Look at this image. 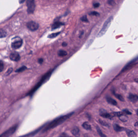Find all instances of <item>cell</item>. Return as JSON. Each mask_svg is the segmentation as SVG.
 Segmentation results:
<instances>
[{"label": "cell", "mask_w": 138, "mask_h": 137, "mask_svg": "<svg viewBox=\"0 0 138 137\" xmlns=\"http://www.w3.org/2000/svg\"><path fill=\"white\" fill-rule=\"evenodd\" d=\"M73 114V113H72L69 114L66 116L61 117H60L55 119V120L52 121L51 122H50L49 124L48 125V126H47L46 128L44 129V132L47 131L48 130L52 129V128H54L59 125L61 124V123L65 121V120H67V119H68Z\"/></svg>", "instance_id": "6da1fadb"}, {"label": "cell", "mask_w": 138, "mask_h": 137, "mask_svg": "<svg viewBox=\"0 0 138 137\" xmlns=\"http://www.w3.org/2000/svg\"><path fill=\"white\" fill-rule=\"evenodd\" d=\"M113 20V16H111L105 21V22L104 23V24H103V25L101 29L100 30V32H99V33L97 35V37H98V38L101 37L105 34L109 28L110 27V25H111V23H112Z\"/></svg>", "instance_id": "7a4b0ae2"}, {"label": "cell", "mask_w": 138, "mask_h": 137, "mask_svg": "<svg viewBox=\"0 0 138 137\" xmlns=\"http://www.w3.org/2000/svg\"><path fill=\"white\" fill-rule=\"evenodd\" d=\"M52 74L51 71H50L49 72L47 73L40 80V81L39 82V83H38V84L36 85L35 87L33 88V90H32L31 92H30V95H32V94L34 93V92L38 89V88H39L41 85L43 83V82L46 80L47 79H48L49 78V77H50V76Z\"/></svg>", "instance_id": "3957f363"}, {"label": "cell", "mask_w": 138, "mask_h": 137, "mask_svg": "<svg viewBox=\"0 0 138 137\" xmlns=\"http://www.w3.org/2000/svg\"><path fill=\"white\" fill-rule=\"evenodd\" d=\"M27 13H28L29 14L33 13L35 8L34 0H27Z\"/></svg>", "instance_id": "277c9868"}, {"label": "cell", "mask_w": 138, "mask_h": 137, "mask_svg": "<svg viewBox=\"0 0 138 137\" xmlns=\"http://www.w3.org/2000/svg\"><path fill=\"white\" fill-rule=\"evenodd\" d=\"M27 26L30 30L35 31L38 29L39 28V25L35 22L31 21L27 23Z\"/></svg>", "instance_id": "5b68a950"}, {"label": "cell", "mask_w": 138, "mask_h": 137, "mask_svg": "<svg viewBox=\"0 0 138 137\" xmlns=\"http://www.w3.org/2000/svg\"><path fill=\"white\" fill-rule=\"evenodd\" d=\"M23 43V41L22 39L20 38H18L17 40H15L13 41V42L12 43V47L14 49H17L18 48H19L22 46V45Z\"/></svg>", "instance_id": "8992f818"}, {"label": "cell", "mask_w": 138, "mask_h": 137, "mask_svg": "<svg viewBox=\"0 0 138 137\" xmlns=\"http://www.w3.org/2000/svg\"><path fill=\"white\" fill-rule=\"evenodd\" d=\"M16 128H17L16 126L12 127L10 129L7 130V131H5V132L3 133L2 135L0 136V137H8V136H10L12 134H13L15 132Z\"/></svg>", "instance_id": "52a82bcc"}, {"label": "cell", "mask_w": 138, "mask_h": 137, "mask_svg": "<svg viewBox=\"0 0 138 137\" xmlns=\"http://www.w3.org/2000/svg\"><path fill=\"white\" fill-rule=\"evenodd\" d=\"M10 58L12 60L17 62V61L20 60V56L18 53L14 52L11 54L10 55Z\"/></svg>", "instance_id": "ba28073f"}, {"label": "cell", "mask_w": 138, "mask_h": 137, "mask_svg": "<svg viewBox=\"0 0 138 137\" xmlns=\"http://www.w3.org/2000/svg\"><path fill=\"white\" fill-rule=\"evenodd\" d=\"M100 116H101L105 118L111 119L113 117V116H112V115L107 113V112H106V111L104 109L100 110Z\"/></svg>", "instance_id": "9c48e42d"}, {"label": "cell", "mask_w": 138, "mask_h": 137, "mask_svg": "<svg viewBox=\"0 0 138 137\" xmlns=\"http://www.w3.org/2000/svg\"><path fill=\"white\" fill-rule=\"evenodd\" d=\"M115 115L119 117V119L121 121H123V122H125V121H127L128 117L125 115L122 114L120 112L115 113Z\"/></svg>", "instance_id": "30bf717a"}, {"label": "cell", "mask_w": 138, "mask_h": 137, "mask_svg": "<svg viewBox=\"0 0 138 137\" xmlns=\"http://www.w3.org/2000/svg\"><path fill=\"white\" fill-rule=\"evenodd\" d=\"M128 98L131 101L133 102V103H135L138 101V96L137 95H135V94H129L128 95Z\"/></svg>", "instance_id": "8fae6325"}, {"label": "cell", "mask_w": 138, "mask_h": 137, "mask_svg": "<svg viewBox=\"0 0 138 137\" xmlns=\"http://www.w3.org/2000/svg\"><path fill=\"white\" fill-rule=\"evenodd\" d=\"M106 100H107V102H108L109 103L111 104L112 105H115V106H116V105H117V102L116 101L113 99V98H111V97H107L106 98Z\"/></svg>", "instance_id": "7c38bea8"}, {"label": "cell", "mask_w": 138, "mask_h": 137, "mask_svg": "<svg viewBox=\"0 0 138 137\" xmlns=\"http://www.w3.org/2000/svg\"><path fill=\"white\" fill-rule=\"evenodd\" d=\"M63 25V23L62 22L59 21L53 23L52 26V29L55 30L57 28H58Z\"/></svg>", "instance_id": "4fadbf2b"}, {"label": "cell", "mask_w": 138, "mask_h": 137, "mask_svg": "<svg viewBox=\"0 0 138 137\" xmlns=\"http://www.w3.org/2000/svg\"><path fill=\"white\" fill-rule=\"evenodd\" d=\"M113 127L114 130L117 132H119V131H123L124 130H125V128L123 127H120L117 124H114L113 125Z\"/></svg>", "instance_id": "5bb4252c"}, {"label": "cell", "mask_w": 138, "mask_h": 137, "mask_svg": "<svg viewBox=\"0 0 138 137\" xmlns=\"http://www.w3.org/2000/svg\"><path fill=\"white\" fill-rule=\"evenodd\" d=\"M125 131L128 137H135L137 136L136 133L135 131L132 130H129V129H125Z\"/></svg>", "instance_id": "9a60e30c"}, {"label": "cell", "mask_w": 138, "mask_h": 137, "mask_svg": "<svg viewBox=\"0 0 138 137\" xmlns=\"http://www.w3.org/2000/svg\"><path fill=\"white\" fill-rule=\"evenodd\" d=\"M79 132H80V130L79 128L77 127L74 128L72 131V134L75 136H79Z\"/></svg>", "instance_id": "2e32d148"}, {"label": "cell", "mask_w": 138, "mask_h": 137, "mask_svg": "<svg viewBox=\"0 0 138 137\" xmlns=\"http://www.w3.org/2000/svg\"><path fill=\"white\" fill-rule=\"evenodd\" d=\"M82 127L85 129L87 130H90L91 129V127L89 123L87 122L84 123L82 124Z\"/></svg>", "instance_id": "e0dca14e"}, {"label": "cell", "mask_w": 138, "mask_h": 137, "mask_svg": "<svg viewBox=\"0 0 138 137\" xmlns=\"http://www.w3.org/2000/svg\"><path fill=\"white\" fill-rule=\"evenodd\" d=\"M58 55L60 57H63L67 55V52L64 50H60L58 52Z\"/></svg>", "instance_id": "ac0fdd59"}, {"label": "cell", "mask_w": 138, "mask_h": 137, "mask_svg": "<svg viewBox=\"0 0 138 137\" xmlns=\"http://www.w3.org/2000/svg\"><path fill=\"white\" fill-rule=\"evenodd\" d=\"M113 94H114L115 97H116L120 101H125L123 97L121 95H119V94H116V93H113Z\"/></svg>", "instance_id": "d6986e66"}, {"label": "cell", "mask_w": 138, "mask_h": 137, "mask_svg": "<svg viewBox=\"0 0 138 137\" xmlns=\"http://www.w3.org/2000/svg\"><path fill=\"white\" fill-rule=\"evenodd\" d=\"M60 33V32L55 33H52L51 34L49 35L48 37L49 38H55L56 37H57Z\"/></svg>", "instance_id": "ffe728a7"}, {"label": "cell", "mask_w": 138, "mask_h": 137, "mask_svg": "<svg viewBox=\"0 0 138 137\" xmlns=\"http://www.w3.org/2000/svg\"><path fill=\"white\" fill-rule=\"evenodd\" d=\"M7 33L3 30H0V38L6 37Z\"/></svg>", "instance_id": "44dd1931"}, {"label": "cell", "mask_w": 138, "mask_h": 137, "mask_svg": "<svg viewBox=\"0 0 138 137\" xmlns=\"http://www.w3.org/2000/svg\"><path fill=\"white\" fill-rule=\"evenodd\" d=\"M97 132L99 134L101 137H106V136L103 134L101 130H100V129L99 128V127H97Z\"/></svg>", "instance_id": "7402d4cb"}, {"label": "cell", "mask_w": 138, "mask_h": 137, "mask_svg": "<svg viewBox=\"0 0 138 137\" xmlns=\"http://www.w3.org/2000/svg\"><path fill=\"white\" fill-rule=\"evenodd\" d=\"M99 122L100 123V124H101L102 125L105 126H106V127H109V124L107 123L105 121H104L100 120V119H99Z\"/></svg>", "instance_id": "603a6c76"}, {"label": "cell", "mask_w": 138, "mask_h": 137, "mask_svg": "<svg viewBox=\"0 0 138 137\" xmlns=\"http://www.w3.org/2000/svg\"><path fill=\"white\" fill-rule=\"evenodd\" d=\"M26 69V67L25 66H23L22 67H21L20 68L17 69V70L16 71V72H22L24 71Z\"/></svg>", "instance_id": "cb8c5ba5"}, {"label": "cell", "mask_w": 138, "mask_h": 137, "mask_svg": "<svg viewBox=\"0 0 138 137\" xmlns=\"http://www.w3.org/2000/svg\"><path fill=\"white\" fill-rule=\"evenodd\" d=\"M4 68V63L2 61L0 60V72H2V70H3Z\"/></svg>", "instance_id": "d4e9b609"}, {"label": "cell", "mask_w": 138, "mask_h": 137, "mask_svg": "<svg viewBox=\"0 0 138 137\" xmlns=\"http://www.w3.org/2000/svg\"><path fill=\"white\" fill-rule=\"evenodd\" d=\"M81 21H82L85 22H88V19H87V17L86 15H85V16H83L82 17H81V19H80Z\"/></svg>", "instance_id": "484cf974"}, {"label": "cell", "mask_w": 138, "mask_h": 137, "mask_svg": "<svg viewBox=\"0 0 138 137\" xmlns=\"http://www.w3.org/2000/svg\"><path fill=\"white\" fill-rule=\"evenodd\" d=\"M122 111H123L124 113H125V114L130 115L132 114V113L131 112H130L128 110L126 109L123 110Z\"/></svg>", "instance_id": "4316f807"}, {"label": "cell", "mask_w": 138, "mask_h": 137, "mask_svg": "<svg viewBox=\"0 0 138 137\" xmlns=\"http://www.w3.org/2000/svg\"><path fill=\"white\" fill-rule=\"evenodd\" d=\"M89 14L90 15H95V16H98V15H99V13L96 11L92 12Z\"/></svg>", "instance_id": "83f0119b"}, {"label": "cell", "mask_w": 138, "mask_h": 137, "mask_svg": "<svg viewBox=\"0 0 138 137\" xmlns=\"http://www.w3.org/2000/svg\"><path fill=\"white\" fill-rule=\"evenodd\" d=\"M100 5V4L99 3H95L93 4V7L95 8H98L99 7V6Z\"/></svg>", "instance_id": "f1b7e54d"}, {"label": "cell", "mask_w": 138, "mask_h": 137, "mask_svg": "<svg viewBox=\"0 0 138 137\" xmlns=\"http://www.w3.org/2000/svg\"><path fill=\"white\" fill-rule=\"evenodd\" d=\"M108 3L111 5H113L115 4V2L113 0H110L108 1Z\"/></svg>", "instance_id": "f546056e"}, {"label": "cell", "mask_w": 138, "mask_h": 137, "mask_svg": "<svg viewBox=\"0 0 138 137\" xmlns=\"http://www.w3.org/2000/svg\"><path fill=\"white\" fill-rule=\"evenodd\" d=\"M13 70V69L12 68H9V70H8V71L7 72V73H8V74H10L11 72H12V71Z\"/></svg>", "instance_id": "4dcf8cb0"}, {"label": "cell", "mask_w": 138, "mask_h": 137, "mask_svg": "<svg viewBox=\"0 0 138 137\" xmlns=\"http://www.w3.org/2000/svg\"><path fill=\"white\" fill-rule=\"evenodd\" d=\"M38 62L40 64H42L43 62V59H42V58H40V59H38Z\"/></svg>", "instance_id": "1f68e13d"}, {"label": "cell", "mask_w": 138, "mask_h": 137, "mask_svg": "<svg viewBox=\"0 0 138 137\" xmlns=\"http://www.w3.org/2000/svg\"><path fill=\"white\" fill-rule=\"evenodd\" d=\"M67 46V43L66 42H63L62 43V46L63 47H65L66 46Z\"/></svg>", "instance_id": "d6a6232c"}, {"label": "cell", "mask_w": 138, "mask_h": 137, "mask_svg": "<svg viewBox=\"0 0 138 137\" xmlns=\"http://www.w3.org/2000/svg\"><path fill=\"white\" fill-rule=\"evenodd\" d=\"M135 127L138 126V121H137L136 123H135Z\"/></svg>", "instance_id": "836d02e7"}, {"label": "cell", "mask_w": 138, "mask_h": 137, "mask_svg": "<svg viewBox=\"0 0 138 137\" xmlns=\"http://www.w3.org/2000/svg\"><path fill=\"white\" fill-rule=\"evenodd\" d=\"M25 0H20V3H22L24 2Z\"/></svg>", "instance_id": "e575fe53"}, {"label": "cell", "mask_w": 138, "mask_h": 137, "mask_svg": "<svg viewBox=\"0 0 138 137\" xmlns=\"http://www.w3.org/2000/svg\"><path fill=\"white\" fill-rule=\"evenodd\" d=\"M135 81H136V82H138V79H135Z\"/></svg>", "instance_id": "d590c367"}, {"label": "cell", "mask_w": 138, "mask_h": 137, "mask_svg": "<svg viewBox=\"0 0 138 137\" xmlns=\"http://www.w3.org/2000/svg\"><path fill=\"white\" fill-rule=\"evenodd\" d=\"M137 115L138 116V109L137 111Z\"/></svg>", "instance_id": "8d00e7d4"}]
</instances>
